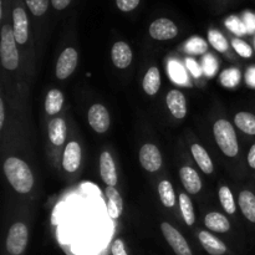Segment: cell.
Listing matches in <instances>:
<instances>
[{
  "label": "cell",
  "mask_w": 255,
  "mask_h": 255,
  "mask_svg": "<svg viewBox=\"0 0 255 255\" xmlns=\"http://www.w3.org/2000/svg\"><path fill=\"white\" fill-rule=\"evenodd\" d=\"M4 173L17 193L26 194L34 186V176L30 167L17 157H9L4 163Z\"/></svg>",
  "instance_id": "obj_1"
},
{
  "label": "cell",
  "mask_w": 255,
  "mask_h": 255,
  "mask_svg": "<svg viewBox=\"0 0 255 255\" xmlns=\"http://www.w3.org/2000/svg\"><path fill=\"white\" fill-rule=\"evenodd\" d=\"M214 138L217 144L226 156L236 157L239 152L238 138H237L236 129L227 120H218L213 126Z\"/></svg>",
  "instance_id": "obj_2"
},
{
  "label": "cell",
  "mask_w": 255,
  "mask_h": 255,
  "mask_svg": "<svg viewBox=\"0 0 255 255\" xmlns=\"http://www.w3.org/2000/svg\"><path fill=\"white\" fill-rule=\"evenodd\" d=\"M0 37V59L2 66L6 70H15L19 65V52L12 26L7 24L2 25Z\"/></svg>",
  "instance_id": "obj_3"
},
{
  "label": "cell",
  "mask_w": 255,
  "mask_h": 255,
  "mask_svg": "<svg viewBox=\"0 0 255 255\" xmlns=\"http://www.w3.org/2000/svg\"><path fill=\"white\" fill-rule=\"evenodd\" d=\"M29 238V232L24 223L12 224L6 238V249L10 254L20 255L25 251Z\"/></svg>",
  "instance_id": "obj_4"
},
{
  "label": "cell",
  "mask_w": 255,
  "mask_h": 255,
  "mask_svg": "<svg viewBox=\"0 0 255 255\" xmlns=\"http://www.w3.org/2000/svg\"><path fill=\"white\" fill-rule=\"evenodd\" d=\"M161 228L167 243L172 247L174 253L177 255H192V251L191 248H189L187 241L174 227H172L171 224L167 223V222H163V223L161 224Z\"/></svg>",
  "instance_id": "obj_5"
},
{
  "label": "cell",
  "mask_w": 255,
  "mask_h": 255,
  "mask_svg": "<svg viewBox=\"0 0 255 255\" xmlns=\"http://www.w3.org/2000/svg\"><path fill=\"white\" fill-rule=\"evenodd\" d=\"M12 30L17 44L22 45L29 39V17L22 5H16L12 9Z\"/></svg>",
  "instance_id": "obj_6"
},
{
  "label": "cell",
  "mask_w": 255,
  "mask_h": 255,
  "mask_svg": "<svg viewBox=\"0 0 255 255\" xmlns=\"http://www.w3.org/2000/svg\"><path fill=\"white\" fill-rule=\"evenodd\" d=\"M178 27L172 20L167 17H159L152 21L148 32L154 40H171L178 35Z\"/></svg>",
  "instance_id": "obj_7"
},
{
  "label": "cell",
  "mask_w": 255,
  "mask_h": 255,
  "mask_svg": "<svg viewBox=\"0 0 255 255\" xmlns=\"http://www.w3.org/2000/svg\"><path fill=\"white\" fill-rule=\"evenodd\" d=\"M79 55L77 51L72 47H67L60 55L56 64V76L57 79L65 80L75 71L77 66Z\"/></svg>",
  "instance_id": "obj_8"
},
{
  "label": "cell",
  "mask_w": 255,
  "mask_h": 255,
  "mask_svg": "<svg viewBox=\"0 0 255 255\" xmlns=\"http://www.w3.org/2000/svg\"><path fill=\"white\" fill-rule=\"evenodd\" d=\"M139 162L148 172H156L162 167V156L159 148L152 143H146L139 149Z\"/></svg>",
  "instance_id": "obj_9"
},
{
  "label": "cell",
  "mask_w": 255,
  "mask_h": 255,
  "mask_svg": "<svg viewBox=\"0 0 255 255\" xmlns=\"http://www.w3.org/2000/svg\"><path fill=\"white\" fill-rule=\"evenodd\" d=\"M89 124L97 133H105L110 127V114L104 105H92L89 110Z\"/></svg>",
  "instance_id": "obj_10"
},
{
  "label": "cell",
  "mask_w": 255,
  "mask_h": 255,
  "mask_svg": "<svg viewBox=\"0 0 255 255\" xmlns=\"http://www.w3.org/2000/svg\"><path fill=\"white\" fill-rule=\"evenodd\" d=\"M100 173L102 181L107 187H115L117 184V171L116 164L110 152L105 151L100 157Z\"/></svg>",
  "instance_id": "obj_11"
},
{
  "label": "cell",
  "mask_w": 255,
  "mask_h": 255,
  "mask_svg": "<svg viewBox=\"0 0 255 255\" xmlns=\"http://www.w3.org/2000/svg\"><path fill=\"white\" fill-rule=\"evenodd\" d=\"M81 163V147L76 141H71L67 143L64 152V158H62V166L65 171L76 172Z\"/></svg>",
  "instance_id": "obj_12"
},
{
  "label": "cell",
  "mask_w": 255,
  "mask_h": 255,
  "mask_svg": "<svg viewBox=\"0 0 255 255\" xmlns=\"http://www.w3.org/2000/svg\"><path fill=\"white\" fill-rule=\"evenodd\" d=\"M112 62L119 69H126L132 62V50L128 44L124 41L115 42L111 50Z\"/></svg>",
  "instance_id": "obj_13"
},
{
  "label": "cell",
  "mask_w": 255,
  "mask_h": 255,
  "mask_svg": "<svg viewBox=\"0 0 255 255\" xmlns=\"http://www.w3.org/2000/svg\"><path fill=\"white\" fill-rule=\"evenodd\" d=\"M167 106L172 116L176 119H184L187 115V102L186 97L179 90H172L167 95Z\"/></svg>",
  "instance_id": "obj_14"
},
{
  "label": "cell",
  "mask_w": 255,
  "mask_h": 255,
  "mask_svg": "<svg viewBox=\"0 0 255 255\" xmlns=\"http://www.w3.org/2000/svg\"><path fill=\"white\" fill-rule=\"evenodd\" d=\"M179 176H181L182 183H183L184 188H186L189 193H199V191L202 189V181L198 172H197L196 169L191 168V167H182L181 171H179Z\"/></svg>",
  "instance_id": "obj_15"
},
{
  "label": "cell",
  "mask_w": 255,
  "mask_h": 255,
  "mask_svg": "<svg viewBox=\"0 0 255 255\" xmlns=\"http://www.w3.org/2000/svg\"><path fill=\"white\" fill-rule=\"evenodd\" d=\"M105 193L107 197V212H109L110 218L117 219L121 217L124 211V201L117 189L115 187H107L105 189Z\"/></svg>",
  "instance_id": "obj_16"
},
{
  "label": "cell",
  "mask_w": 255,
  "mask_h": 255,
  "mask_svg": "<svg viewBox=\"0 0 255 255\" xmlns=\"http://www.w3.org/2000/svg\"><path fill=\"white\" fill-rule=\"evenodd\" d=\"M199 242L203 246V248L212 255H223L227 252V247L221 239L212 236L209 232L202 231L198 236Z\"/></svg>",
  "instance_id": "obj_17"
},
{
  "label": "cell",
  "mask_w": 255,
  "mask_h": 255,
  "mask_svg": "<svg viewBox=\"0 0 255 255\" xmlns=\"http://www.w3.org/2000/svg\"><path fill=\"white\" fill-rule=\"evenodd\" d=\"M204 224L209 231L217 232V233H227L231 229L229 219L218 212H211L204 218Z\"/></svg>",
  "instance_id": "obj_18"
},
{
  "label": "cell",
  "mask_w": 255,
  "mask_h": 255,
  "mask_svg": "<svg viewBox=\"0 0 255 255\" xmlns=\"http://www.w3.org/2000/svg\"><path fill=\"white\" fill-rule=\"evenodd\" d=\"M66 122L62 119H54L49 125L50 141L55 146H62L66 139Z\"/></svg>",
  "instance_id": "obj_19"
},
{
  "label": "cell",
  "mask_w": 255,
  "mask_h": 255,
  "mask_svg": "<svg viewBox=\"0 0 255 255\" xmlns=\"http://www.w3.org/2000/svg\"><path fill=\"white\" fill-rule=\"evenodd\" d=\"M239 207L243 216L252 223H255V194L251 191H242L239 194Z\"/></svg>",
  "instance_id": "obj_20"
},
{
  "label": "cell",
  "mask_w": 255,
  "mask_h": 255,
  "mask_svg": "<svg viewBox=\"0 0 255 255\" xmlns=\"http://www.w3.org/2000/svg\"><path fill=\"white\" fill-rule=\"evenodd\" d=\"M192 154H193L194 159H196L197 164L199 166V168L204 172L206 174H211L213 172V162L212 158L209 157L208 152L198 143L192 144Z\"/></svg>",
  "instance_id": "obj_21"
},
{
  "label": "cell",
  "mask_w": 255,
  "mask_h": 255,
  "mask_svg": "<svg viewBox=\"0 0 255 255\" xmlns=\"http://www.w3.org/2000/svg\"><path fill=\"white\" fill-rule=\"evenodd\" d=\"M142 86H143L144 92L149 96H153L158 92L159 87H161V75H159V70L157 67L153 66L148 69L143 77Z\"/></svg>",
  "instance_id": "obj_22"
},
{
  "label": "cell",
  "mask_w": 255,
  "mask_h": 255,
  "mask_svg": "<svg viewBox=\"0 0 255 255\" xmlns=\"http://www.w3.org/2000/svg\"><path fill=\"white\" fill-rule=\"evenodd\" d=\"M236 126L244 133L255 136V115L251 112H239L234 117Z\"/></svg>",
  "instance_id": "obj_23"
},
{
  "label": "cell",
  "mask_w": 255,
  "mask_h": 255,
  "mask_svg": "<svg viewBox=\"0 0 255 255\" xmlns=\"http://www.w3.org/2000/svg\"><path fill=\"white\" fill-rule=\"evenodd\" d=\"M64 105V95L60 90H51L45 100V110L49 115L59 114Z\"/></svg>",
  "instance_id": "obj_24"
},
{
  "label": "cell",
  "mask_w": 255,
  "mask_h": 255,
  "mask_svg": "<svg viewBox=\"0 0 255 255\" xmlns=\"http://www.w3.org/2000/svg\"><path fill=\"white\" fill-rule=\"evenodd\" d=\"M158 193L161 202L167 208H172L176 206V193H174L173 186L169 181H162L158 184Z\"/></svg>",
  "instance_id": "obj_25"
},
{
  "label": "cell",
  "mask_w": 255,
  "mask_h": 255,
  "mask_svg": "<svg viewBox=\"0 0 255 255\" xmlns=\"http://www.w3.org/2000/svg\"><path fill=\"white\" fill-rule=\"evenodd\" d=\"M179 207H181L182 216H183L184 222L187 226H193L196 222V214H194L193 203L191 198L186 193L179 194Z\"/></svg>",
  "instance_id": "obj_26"
},
{
  "label": "cell",
  "mask_w": 255,
  "mask_h": 255,
  "mask_svg": "<svg viewBox=\"0 0 255 255\" xmlns=\"http://www.w3.org/2000/svg\"><path fill=\"white\" fill-rule=\"evenodd\" d=\"M207 49H208V44L206 40L198 36L192 37L184 44V51L191 55H203Z\"/></svg>",
  "instance_id": "obj_27"
},
{
  "label": "cell",
  "mask_w": 255,
  "mask_h": 255,
  "mask_svg": "<svg viewBox=\"0 0 255 255\" xmlns=\"http://www.w3.org/2000/svg\"><path fill=\"white\" fill-rule=\"evenodd\" d=\"M168 74L171 75L172 81L176 82V84L188 85L186 71H184L183 66L179 62L174 61V60H171L168 62Z\"/></svg>",
  "instance_id": "obj_28"
},
{
  "label": "cell",
  "mask_w": 255,
  "mask_h": 255,
  "mask_svg": "<svg viewBox=\"0 0 255 255\" xmlns=\"http://www.w3.org/2000/svg\"><path fill=\"white\" fill-rule=\"evenodd\" d=\"M219 199H221L222 207L224 208V211L228 214H234L237 211L236 202H234L233 194H232L231 189L228 187H222L219 188Z\"/></svg>",
  "instance_id": "obj_29"
},
{
  "label": "cell",
  "mask_w": 255,
  "mask_h": 255,
  "mask_svg": "<svg viewBox=\"0 0 255 255\" xmlns=\"http://www.w3.org/2000/svg\"><path fill=\"white\" fill-rule=\"evenodd\" d=\"M208 39L211 42L212 46L219 52H226L228 50V41H227L226 37L223 36L222 32H219L218 30H209L208 31Z\"/></svg>",
  "instance_id": "obj_30"
},
{
  "label": "cell",
  "mask_w": 255,
  "mask_h": 255,
  "mask_svg": "<svg viewBox=\"0 0 255 255\" xmlns=\"http://www.w3.org/2000/svg\"><path fill=\"white\" fill-rule=\"evenodd\" d=\"M50 1L51 0H25V4L34 16L39 17L46 14Z\"/></svg>",
  "instance_id": "obj_31"
},
{
  "label": "cell",
  "mask_w": 255,
  "mask_h": 255,
  "mask_svg": "<svg viewBox=\"0 0 255 255\" xmlns=\"http://www.w3.org/2000/svg\"><path fill=\"white\" fill-rule=\"evenodd\" d=\"M221 81L226 87H236L241 81V72L234 67L226 70V71L222 72Z\"/></svg>",
  "instance_id": "obj_32"
},
{
  "label": "cell",
  "mask_w": 255,
  "mask_h": 255,
  "mask_svg": "<svg viewBox=\"0 0 255 255\" xmlns=\"http://www.w3.org/2000/svg\"><path fill=\"white\" fill-rule=\"evenodd\" d=\"M232 46L236 50L237 54L242 57L249 59V57H252V55H253V49H252L251 45H249L248 42L244 41V40L239 39V37L232 40Z\"/></svg>",
  "instance_id": "obj_33"
},
{
  "label": "cell",
  "mask_w": 255,
  "mask_h": 255,
  "mask_svg": "<svg viewBox=\"0 0 255 255\" xmlns=\"http://www.w3.org/2000/svg\"><path fill=\"white\" fill-rule=\"evenodd\" d=\"M227 26L231 29L232 32H234V34L238 35V36H243L247 32V27L246 25H244V21H241V20L236 16H232L227 20Z\"/></svg>",
  "instance_id": "obj_34"
},
{
  "label": "cell",
  "mask_w": 255,
  "mask_h": 255,
  "mask_svg": "<svg viewBox=\"0 0 255 255\" xmlns=\"http://www.w3.org/2000/svg\"><path fill=\"white\" fill-rule=\"evenodd\" d=\"M217 69H218V62H217L216 57L209 55V56H206L203 59V71L204 74L208 75V76H213L217 72Z\"/></svg>",
  "instance_id": "obj_35"
},
{
  "label": "cell",
  "mask_w": 255,
  "mask_h": 255,
  "mask_svg": "<svg viewBox=\"0 0 255 255\" xmlns=\"http://www.w3.org/2000/svg\"><path fill=\"white\" fill-rule=\"evenodd\" d=\"M141 0H116V5L121 11L129 12L136 9Z\"/></svg>",
  "instance_id": "obj_36"
},
{
  "label": "cell",
  "mask_w": 255,
  "mask_h": 255,
  "mask_svg": "<svg viewBox=\"0 0 255 255\" xmlns=\"http://www.w3.org/2000/svg\"><path fill=\"white\" fill-rule=\"evenodd\" d=\"M186 64H187V67L189 69V71L192 72V75H193L194 77H199L202 75V71H203V69H202L201 66H199L198 62L196 61L194 59H191V57H188V59L186 60Z\"/></svg>",
  "instance_id": "obj_37"
},
{
  "label": "cell",
  "mask_w": 255,
  "mask_h": 255,
  "mask_svg": "<svg viewBox=\"0 0 255 255\" xmlns=\"http://www.w3.org/2000/svg\"><path fill=\"white\" fill-rule=\"evenodd\" d=\"M112 255H128L126 252V248H125V244L121 239H116V241L112 243L111 247Z\"/></svg>",
  "instance_id": "obj_38"
},
{
  "label": "cell",
  "mask_w": 255,
  "mask_h": 255,
  "mask_svg": "<svg viewBox=\"0 0 255 255\" xmlns=\"http://www.w3.org/2000/svg\"><path fill=\"white\" fill-rule=\"evenodd\" d=\"M72 0H51V5L55 10L57 11H61V10L66 9L70 4H71Z\"/></svg>",
  "instance_id": "obj_39"
},
{
  "label": "cell",
  "mask_w": 255,
  "mask_h": 255,
  "mask_svg": "<svg viewBox=\"0 0 255 255\" xmlns=\"http://www.w3.org/2000/svg\"><path fill=\"white\" fill-rule=\"evenodd\" d=\"M244 25H246L247 30L253 32L255 30V16L253 14H246V20H244Z\"/></svg>",
  "instance_id": "obj_40"
},
{
  "label": "cell",
  "mask_w": 255,
  "mask_h": 255,
  "mask_svg": "<svg viewBox=\"0 0 255 255\" xmlns=\"http://www.w3.org/2000/svg\"><path fill=\"white\" fill-rule=\"evenodd\" d=\"M247 84L251 85L252 87H255V67H251V69L247 71Z\"/></svg>",
  "instance_id": "obj_41"
},
{
  "label": "cell",
  "mask_w": 255,
  "mask_h": 255,
  "mask_svg": "<svg viewBox=\"0 0 255 255\" xmlns=\"http://www.w3.org/2000/svg\"><path fill=\"white\" fill-rule=\"evenodd\" d=\"M248 164L251 168L255 169V143L251 147L248 153Z\"/></svg>",
  "instance_id": "obj_42"
},
{
  "label": "cell",
  "mask_w": 255,
  "mask_h": 255,
  "mask_svg": "<svg viewBox=\"0 0 255 255\" xmlns=\"http://www.w3.org/2000/svg\"><path fill=\"white\" fill-rule=\"evenodd\" d=\"M5 121V107H4V101L0 100V128H2Z\"/></svg>",
  "instance_id": "obj_43"
}]
</instances>
